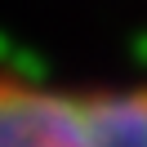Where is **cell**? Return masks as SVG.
Segmentation results:
<instances>
[{
    "label": "cell",
    "instance_id": "1",
    "mask_svg": "<svg viewBox=\"0 0 147 147\" xmlns=\"http://www.w3.org/2000/svg\"><path fill=\"white\" fill-rule=\"evenodd\" d=\"M0 147H147V89H54L0 76Z\"/></svg>",
    "mask_w": 147,
    "mask_h": 147
}]
</instances>
